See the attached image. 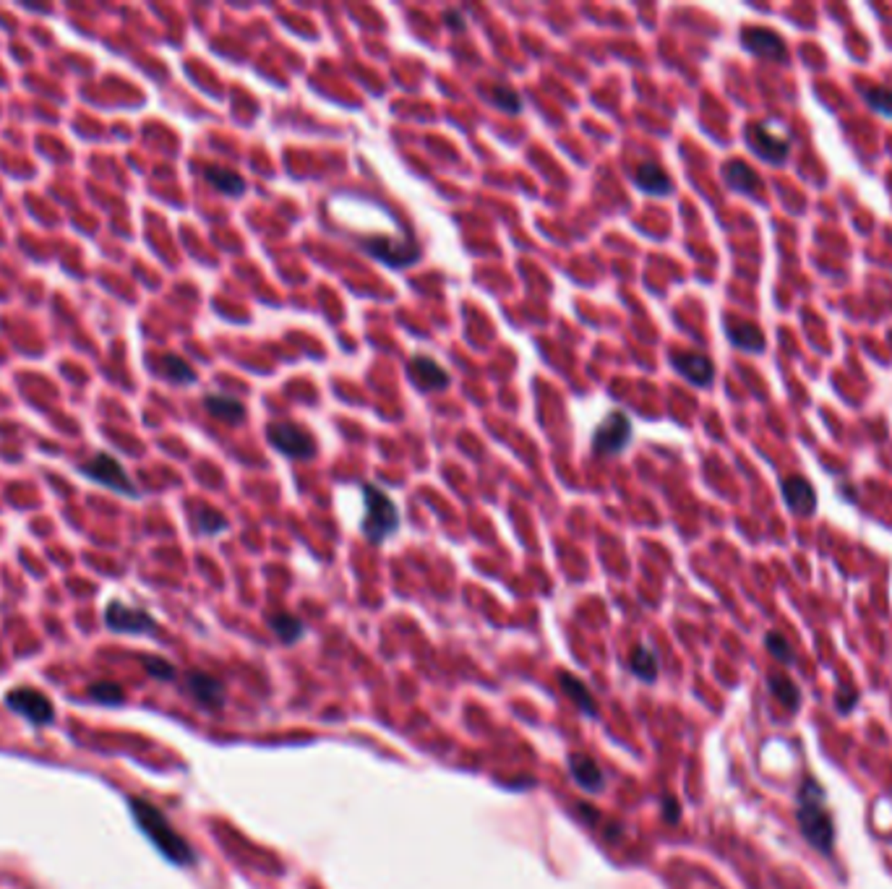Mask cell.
Wrapping results in <instances>:
<instances>
[{
	"mask_svg": "<svg viewBox=\"0 0 892 889\" xmlns=\"http://www.w3.org/2000/svg\"><path fill=\"white\" fill-rule=\"evenodd\" d=\"M128 804H131V814H133L136 827L144 832L146 837H149V843L160 850L167 861H172L175 866H191L196 861V855H193V850L186 843V837L170 825V819H167L160 808L154 806V804H149L146 798H136V796L128 798Z\"/></svg>",
	"mask_w": 892,
	"mask_h": 889,
	"instance_id": "6da1fadb",
	"label": "cell"
},
{
	"mask_svg": "<svg viewBox=\"0 0 892 889\" xmlns=\"http://www.w3.org/2000/svg\"><path fill=\"white\" fill-rule=\"evenodd\" d=\"M796 816H799V827L804 832V837L819 853L830 855L832 843H835V827H832L830 814L825 808V793L814 780H807L801 787Z\"/></svg>",
	"mask_w": 892,
	"mask_h": 889,
	"instance_id": "7a4b0ae2",
	"label": "cell"
},
{
	"mask_svg": "<svg viewBox=\"0 0 892 889\" xmlns=\"http://www.w3.org/2000/svg\"><path fill=\"white\" fill-rule=\"evenodd\" d=\"M360 493H363V506H366V517H363V524H360V532L366 535V540L371 545H381L389 538H395L399 532V524H402L395 498L389 496L384 488H378L376 483H363Z\"/></svg>",
	"mask_w": 892,
	"mask_h": 889,
	"instance_id": "3957f363",
	"label": "cell"
},
{
	"mask_svg": "<svg viewBox=\"0 0 892 889\" xmlns=\"http://www.w3.org/2000/svg\"><path fill=\"white\" fill-rule=\"evenodd\" d=\"M267 438H270L274 452H279V454L288 456V459H292V462L313 459L316 452H319L316 438L311 435V431H306L303 425L290 423V420H274V423H270Z\"/></svg>",
	"mask_w": 892,
	"mask_h": 889,
	"instance_id": "277c9868",
	"label": "cell"
},
{
	"mask_svg": "<svg viewBox=\"0 0 892 889\" xmlns=\"http://www.w3.org/2000/svg\"><path fill=\"white\" fill-rule=\"evenodd\" d=\"M79 473L86 475L92 483H100L107 491L121 493L128 498H139V488L133 485V480L128 477L125 467L110 454V452H97L89 462L79 464Z\"/></svg>",
	"mask_w": 892,
	"mask_h": 889,
	"instance_id": "5b68a950",
	"label": "cell"
},
{
	"mask_svg": "<svg viewBox=\"0 0 892 889\" xmlns=\"http://www.w3.org/2000/svg\"><path fill=\"white\" fill-rule=\"evenodd\" d=\"M632 435H634V425H632L629 415L623 413V410H611L601 420V425L595 428L590 449H593V454L598 456V459L619 456L632 444Z\"/></svg>",
	"mask_w": 892,
	"mask_h": 889,
	"instance_id": "8992f818",
	"label": "cell"
},
{
	"mask_svg": "<svg viewBox=\"0 0 892 889\" xmlns=\"http://www.w3.org/2000/svg\"><path fill=\"white\" fill-rule=\"evenodd\" d=\"M5 707L21 718H26L32 725H50L55 718V707L47 699V694H42L40 689H32V686L11 689L5 694Z\"/></svg>",
	"mask_w": 892,
	"mask_h": 889,
	"instance_id": "52a82bcc",
	"label": "cell"
},
{
	"mask_svg": "<svg viewBox=\"0 0 892 889\" xmlns=\"http://www.w3.org/2000/svg\"><path fill=\"white\" fill-rule=\"evenodd\" d=\"M104 626L118 634H152L157 631V620L144 608H133L128 602L113 600L104 608Z\"/></svg>",
	"mask_w": 892,
	"mask_h": 889,
	"instance_id": "ba28073f",
	"label": "cell"
},
{
	"mask_svg": "<svg viewBox=\"0 0 892 889\" xmlns=\"http://www.w3.org/2000/svg\"><path fill=\"white\" fill-rule=\"evenodd\" d=\"M744 136H747V144L751 146V151L762 162H768V165H786L790 151L789 136H778L765 123H751Z\"/></svg>",
	"mask_w": 892,
	"mask_h": 889,
	"instance_id": "9c48e42d",
	"label": "cell"
},
{
	"mask_svg": "<svg viewBox=\"0 0 892 889\" xmlns=\"http://www.w3.org/2000/svg\"><path fill=\"white\" fill-rule=\"evenodd\" d=\"M183 689L188 691V697L199 707L204 709H222L225 707V686L220 679L209 676L204 670H188Z\"/></svg>",
	"mask_w": 892,
	"mask_h": 889,
	"instance_id": "30bf717a",
	"label": "cell"
},
{
	"mask_svg": "<svg viewBox=\"0 0 892 889\" xmlns=\"http://www.w3.org/2000/svg\"><path fill=\"white\" fill-rule=\"evenodd\" d=\"M741 44L744 50L757 55V58H765V61H778L783 63L789 58V47L783 37L772 29H762V26H749L741 32Z\"/></svg>",
	"mask_w": 892,
	"mask_h": 889,
	"instance_id": "8fae6325",
	"label": "cell"
},
{
	"mask_svg": "<svg viewBox=\"0 0 892 889\" xmlns=\"http://www.w3.org/2000/svg\"><path fill=\"white\" fill-rule=\"evenodd\" d=\"M405 368H407L410 381L416 384V389H420L423 394L444 392L449 386V373L428 355H413Z\"/></svg>",
	"mask_w": 892,
	"mask_h": 889,
	"instance_id": "7c38bea8",
	"label": "cell"
},
{
	"mask_svg": "<svg viewBox=\"0 0 892 889\" xmlns=\"http://www.w3.org/2000/svg\"><path fill=\"white\" fill-rule=\"evenodd\" d=\"M673 371H679L684 376L689 384L700 386V389H707L712 386L715 381V363L707 357V355H700V352H684V355H676L671 360Z\"/></svg>",
	"mask_w": 892,
	"mask_h": 889,
	"instance_id": "4fadbf2b",
	"label": "cell"
},
{
	"mask_svg": "<svg viewBox=\"0 0 892 889\" xmlns=\"http://www.w3.org/2000/svg\"><path fill=\"white\" fill-rule=\"evenodd\" d=\"M780 491H783V501L789 503V509L793 514L809 517V514L817 512V493H814V488L801 475L786 477L780 483Z\"/></svg>",
	"mask_w": 892,
	"mask_h": 889,
	"instance_id": "5bb4252c",
	"label": "cell"
},
{
	"mask_svg": "<svg viewBox=\"0 0 892 889\" xmlns=\"http://www.w3.org/2000/svg\"><path fill=\"white\" fill-rule=\"evenodd\" d=\"M632 181L647 196H671V190H673L671 175L665 172L663 167L655 165V162H644V165L637 167Z\"/></svg>",
	"mask_w": 892,
	"mask_h": 889,
	"instance_id": "9a60e30c",
	"label": "cell"
},
{
	"mask_svg": "<svg viewBox=\"0 0 892 889\" xmlns=\"http://www.w3.org/2000/svg\"><path fill=\"white\" fill-rule=\"evenodd\" d=\"M204 410L214 420L228 423V425H238L246 417V405L238 396H228V394H207L204 396Z\"/></svg>",
	"mask_w": 892,
	"mask_h": 889,
	"instance_id": "2e32d148",
	"label": "cell"
},
{
	"mask_svg": "<svg viewBox=\"0 0 892 889\" xmlns=\"http://www.w3.org/2000/svg\"><path fill=\"white\" fill-rule=\"evenodd\" d=\"M569 772L574 777V783L582 787V790H590V793H598L605 786V775L603 769L598 767L595 759H590L587 754H572L569 759Z\"/></svg>",
	"mask_w": 892,
	"mask_h": 889,
	"instance_id": "e0dca14e",
	"label": "cell"
},
{
	"mask_svg": "<svg viewBox=\"0 0 892 889\" xmlns=\"http://www.w3.org/2000/svg\"><path fill=\"white\" fill-rule=\"evenodd\" d=\"M201 175H204V181H207L209 186L214 188V190H220L222 196L238 199V196L246 193V178H243L240 172H235V170H228V167H220V165H209L204 167Z\"/></svg>",
	"mask_w": 892,
	"mask_h": 889,
	"instance_id": "ac0fdd59",
	"label": "cell"
},
{
	"mask_svg": "<svg viewBox=\"0 0 892 889\" xmlns=\"http://www.w3.org/2000/svg\"><path fill=\"white\" fill-rule=\"evenodd\" d=\"M726 334L728 342L733 347L744 352H762L765 350V334L757 324H749V321H728L726 324Z\"/></svg>",
	"mask_w": 892,
	"mask_h": 889,
	"instance_id": "d6986e66",
	"label": "cell"
},
{
	"mask_svg": "<svg viewBox=\"0 0 892 889\" xmlns=\"http://www.w3.org/2000/svg\"><path fill=\"white\" fill-rule=\"evenodd\" d=\"M157 371L165 381L175 384V386H191L196 381V371L181 355H162L160 363H157Z\"/></svg>",
	"mask_w": 892,
	"mask_h": 889,
	"instance_id": "ffe728a7",
	"label": "cell"
},
{
	"mask_svg": "<svg viewBox=\"0 0 892 889\" xmlns=\"http://www.w3.org/2000/svg\"><path fill=\"white\" fill-rule=\"evenodd\" d=\"M559 683H561V689L566 691V697L577 704V709H580V712H584V715H598V702H595L593 691H590V689H587V686H584V683H582L577 676H572V673H561Z\"/></svg>",
	"mask_w": 892,
	"mask_h": 889,
	"instance_id": "44dd1931",
	"label": "cell"
},
{
	"mask_svg": "<svg viewBox=\"0 0 892 889\" xmlns=\"http://www.w3.org/2000/svg\"><path fill=\"white\" fill-rule=\"evenodd\" d=\"M723 178H726L728 186L733 188V190H739V193H754L757 188L762 186L760 175H757L749 165H744L741 160L728 162V165L723 167Z\"/></svg>",
	"mask_w": 892,
	"mask_h": 889,
	"instance_id": "7402d4cb",
	"label": "cell"
},
{
	"mask_svg": "<svg viewBox=\"0 0 892 889\" xmlns=\"http://www.w3.org/2000/svg\"><path fill=\"white\" fill-rule=\"evenodd\" d=\"M483 97L494 107H498L501 112H509V115L522 112V94L517 89H512L509 83H494V86L483 89Z\"/></svg>",
	"mask_w": 892,
	"mask_h": 889,
	"instance_id": "603a6c76",
	"label": "cell"
},
{
	"mask_svg": "<svg viewBox=\"0 0 892 889\" xmlns=\"http://www.w3.org/2000/svg\"><path fill=\"white\" fill-rule=\"evenodd\" d=\"M629 668L634 670V676H637V679H642V681H647V683L655 681V679H658V670H661L655 650H650L647 644L634 647V650H632V655H629Z\"/></svg>",
	"mask_w": 892,
	"mask_h": 889,
	"instance_id": "cb8c5ba5",
	"label": "cell"
},
{
	"mask_svg": "<svg viewBox=\"0 0 892 889\" xmlns=\"http://www.w3.org/2000/svg\"><path fill=\"white\" fill-rule=\"evenodd\" d=\"M228 527H230L228 517H225L222 512H217V509H211V506H196V512H193V530H196L199 535L214 538V535L225 532Z\"/></svg>",
	"mask_w": 892,
	"mask_h": 889,
	"instance_id": "d4e9b609",
	"label": "cell"
},
{
	"mask_svg": "<svg viewBox=\"0 0 892 889\" xmlns=\"http://www.w3.org/2000/svg\"><path fill=\"white\" fill-rule=\"evenodd\" d=\"M270 626L271 631H274V637L282 641V644H295V641L303 637V631H306L303 620L298 619V616H290V613H274L270 619Z\"/></svg>",
	"mask_w": 892,
	"mask_h": 889,
	"instance_id": "484cf974",
	"label": "cell"
},
{
	"mask_svg": "<svg viewBox=\"0 0 892 889\" xmlns=\"http://www.w3.org/2000/svg\"><path fill=\"white\" fill-rule=\"evenodd\" d=\"M769 691L775 694V699L783 704V707H789V709H799V704H801V694H799L796 683L790 681V679H783V676H769Z\"/></svg>",
	"mask_w": 892,
	"mask_h": 889,
	"instance_id": "4316f807",
	"label": "cell"
},
{
	"mask_svg": "<svg viewBox=\"0 0 892 889\" xmlns=\"http://www.w3.org/2000/svg\"><path fill=\"white\" fill-rule=\"evenodd\" d=\"M89 699H94V702L100 704H107V707H118V704H123L125 691L123 686H118V683H110V681L92 683V686H89Z\"/></svg>",
	"mask_w": 892,
	"mask_h": 889,
	"instance_id": "83f0119b",
	"label": "cell"
},
{
	"mask_svg": "<svg viewBox=\"0 0 892 889\" xmlns=\"http://www.w3.org/2000/svg\"><path fill=\"white\" fill-rule=\"evenodd\" d=\"M861 94H864L867 104H872L879 115L892 118V89H885V86H861Z\"/></svg>",
	"mask_w": 892,
	"mask_h": 889,
	"instance_id": "f1b7e54d",
	"label": "cell"
},
{
	"mask_svg": "<svg viewBox=\"0 0 892 889\" xmlns=\"http://www.w3.org/2000/svg\"><path fill=\"white\" fill-rule=\"evenodd\" d=\"M142 665H144L146 673H149L152 679H157V681H172V679H175V668H172L165 658L144 655V658H142Z\"/></svg>",
	"mask_w": 892,
	"mask_h": 889,
	"instance_id": "f546056e",
	"label": "cell"
},
{
	"mask_svg": "<svg viewBox=\"0 0 892 889\" xmlns=\"http://www.w3.org/2000/svg\"><path fill=\"white\" fill-rule=\"evenodd\" d=\"M768 650L778 658V660H783V662H790V647H789V641L783 640V637H778V634H768Z\"/></svg>",
	"mask_w": 892,
	"mask_h": 889,
	"instance_id": "4dcf8cb0",
	"label": "cell"
},
{
	"mask_svg": "<svg viewBox=\"0 0 892 889\" xmlns=\"http://www.w3.org/2000/svg\"><path fill=\"white\" fill-rule=\"evenodd\" d=\"M444 26L459 34V32L467 29V21H465V16H462L459 11H446V14H444Z\"/></svg>",
	"mask_w": 892,
	"mask_h": 889,
	"instance_id": "1f68e13d",
	"label": "cell"
},
{
	"mask_svg": "<svg viewBox=\"0 0 892 889\" xmlns=\"http://www.w3.org/2000/svg\"><path fill=\"white\" fill-rule=\"evenodd\" d=\"M853 704H856V691L848 689V686H840V689H838V707H840L843 712H848Z\"/></svg>",
	"mask_w": 892,
	"mask_h": 889,
	"instance_id": "d6a6232c",
	"label": "cell"
},
{
	"mask_svg": "<svg viewBox=\"0 0 892 889\" xmlns=\"http://www.w3.org/2000/svg\"><path fill=\"white\" fill-rule=\"evenodd\" d=\"M665 804H668V822H676L679 819V806H673L676 801L673 798H665Z\"/></svg>",
	"mask_w": 892,
	"mask_h": 889,
	"instance_id": "836d02e7",
	"label": "cell"
}]
</instances>
